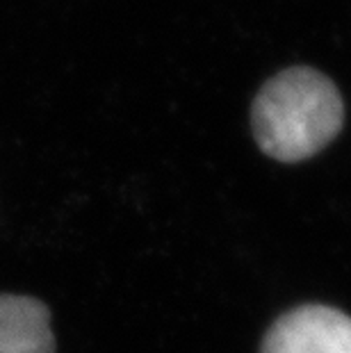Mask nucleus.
Wrapping results in <instances>:
<instances>
[{
    "label": "nucleus",
    "mask_w": 351,
    "mask_h": 353,
    "mask_svg": "<svg viewBox=\"0 0 351 353\" xmlns=\"http://www.w3.org/2000/svg\"><path fill=\"white\" fill-rule=\"evenodd\" d=\"M253 134L279 162H301L335 139L345 123V103L324 73L305 66L267 80L253 103Z\"/></svg>",
    "instance_id": "f257e3e1"
},
{
    "label": "nucleus",
    "mask_w": 351,
    "mask_h": 353,
    "mask_svg": "<svg viewBox=\"0 0 351 353\" xmlns=\"http://www.w3.org/2000/svg\"><path fill=\"white\" fill-rule=\"evenodd\" d=\"M263 353H351V317L335 307L301 305L270 328Z\"/></svg>",
    "instance_id": "f03ea898"
},
{
    "label": "nucleus",
    "mask_w": 351,
    "mask_h": 353,
    "mask_svg": "<svg viewBox=\"0 0 351 353\" xmlns=\"http://www.w3.org/2000/svg\"><path fill=\"white\" fill-rule=\"evenodd\" d=\"M0 353H55L48 307L30 296L0 294Z\"/></svg>",
    "instance_id": "7ed1b4c3"
}]
</instances>
